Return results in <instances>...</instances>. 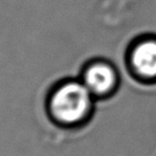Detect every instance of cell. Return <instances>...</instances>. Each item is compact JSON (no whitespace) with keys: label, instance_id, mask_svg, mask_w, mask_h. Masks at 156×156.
I'll return each mask as SVG.
<instances>
[{"label":"cell","instance_id":"1","mask_svg":"<svg viewBox=\"0 0 156 156\" xmlns=\"http://www.w3.org/2000/svg\"><path fill=\"white\" fill-rule=\"evenodd\" d=\"M94 98L81 80H66L52 90L48 108L56 122L63 126H76L89 117Z\"/></svg>","mask_w":156,"mask_h":156},{"label":"cell","instance_id":"2","mask_svg":"<svg viewBox=\"0 0 156 156\" xmlns=\"http://www.w3.org/2000/svg\"><path fill=\"white\" fill-rule=\"evenodd\" d=\"M128 65L141 81L156 82V35L139 37L128 51Z\"/></svg>","mask_w":156,"mask_h":156},{"label":"cell","instance_id":"3","mask_svg":"<svg viewBox=\"0 0 156 156\" xmlns=\"http://www.w3.org/2000/svg\"><path fill=\"white\" fill-rule=\"evenodd\" d=\"M81 81L94 97H106L117 88L119 72L112 63L96 59L83 69Z\"/></svg>","mask_w":156,"mask_h":156}]
</instances>
